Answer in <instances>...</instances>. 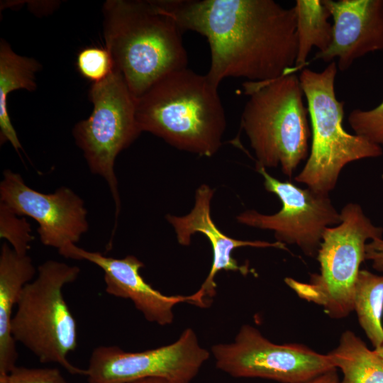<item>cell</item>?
<instances>
[{
    "label": "cell",
    "instance_id": "obj_17",
    "mask_svg": "<svg viewBox=\"0 0 383 383\" xmlns=\"http://www.w3.org/2000/svg\"><path fill=\"white\" fill-rule=\"evenodd\" d=\"M40 63L14 52L4 39L0 41V142H9L18 152L21 144L11 123L7 108L9 94L16 89L34 91L35 74Z\"/></svg>",
    "mask_w": 383,
    "mask_h": 383
},
{
    "label": "cell",
    "instance_id": "obj_14",
    "mask_svg": "<svg viewBox=\"0 0 383 383\" xmlns=\"http://www.w3.org/2000/svg\"><path fill=\"white\" fill-rule=\"evenodd\" d=\"M333 17V40L314 60L330 63L336 59L338 69L348 70L355 60L383 50V0H322Z\"/></svg>",
    "mask_w": 383,
    "mask_h": 383
},
{
    "label": "cell",
    "instance_id": "obj_1",
    "mask_svg": "<svg viewBox=\"0 0 383 383\" xmlns=\"http://www.w3.org/2000/svg\"><path fill=\"white\" fill-rule=\"evenodd\" d=\"M181 29L205 36L211 50L206 74L218 87L228 77L248 82L291 72L297 55L296 15L273 0H159Z\"/></svg>",
    "mask_w": 383,
    "mask_h": 383
},
{
    "label": "cell",
    "instance_id": "obj_26",
    "mask_svg": "<svg viewBox=\"0 0 383 383\" xmlns=\"http://www.w3.org/2000/svg\"><path fill=\"white\" fill-rule=\"evenodd\" d=\"M304 383H340V381L335 369Z\"/></svg>",
    "mask_w": 383,
    "mask_h": 383
},
{
    "label": "cell",
    "instance_id": "obj_13",
    "mask_svg": "<svg viewBox=\"0 0 383 383\" xmlns=\"http://www.w3.org/2000/svg\"><path fill=\"white\" fill-rule=\"evenodd\" d=\"M65 257L87 260L99 267L104 273L105 291L110 295L131 300L149 322L160 326L172 323L173 308L187 302L197 306H206L196 292L188 296H167L154 289L140 274L144 264L134 255L117 259L98 252H91L71 244L58 250Z\"/></svg>",
    "mask_w": 383,
    "mask_h": 383
},
{
    "label": "cell",
    "instance_id": "obj_29",
    "mask_svg": "<svg viewBox=\"0 0 383 383\" xmlns=\"http://www.w3.org/2000/svg\"><path fill=\"white\" fill-rule=\"evenodd\" d=\"M374 350L383 359V345Z\"/></svg>",
    "mask_w": 383,
    "mask_h": 383
},
{
    "label": "cell",
    "instance_id": "obj_3",
    "mask_svg": "<svg viewBox=\"0 0 383 383\" xmlns=\"http://www.w3.org/2000/svg\"><path fill=\"white\" fill-rule=\"evenodd\" d=\"M218 87L187 68L165 75L136 99L141 131L178 149L212 156L221 145L226 123Z\"/></svg>",
    "mask_w": 383,
    "mask_h": 383
},
{
    "label": "cell",
    "instance_id": "obj_4",
    "mask_svg": "<svg viewBox=\"0 0 383 383\" xmlns=\"http://www.w3.org/2000/svg\"><path fill=\"white\" fill-rule=\"evenodd\" d=\"M296 72L264 82H245L249 96L241 116L256 158V166L280 167L292 177L308 157L310 129L309 111Z\"/></svg>",
    "mask_w": 383,
    "mask_h": 383
},
{
    "label": "cell",
    "instance_id": "obj_23",
    "mask_svg": "<svg viewBox=\"0 0 383 383\" xmlns=\"http://www.w3.org/2000/svg\"><path fill=\"white\" fill-rule=\"evenodd\" d=\"M348 121L355 134L383 146V101L372 109H353Z\"/></svg>",
    "mask_w": 383,
    "mask_h": 383
},
{
    "label": "cell",
    "instance_id": "obj_16",
    "mask_svg": "<svg viewBox=\"0 0 383 383\" xmlns=\"http://www.w3.org/2000/svg\"><path fill=\"white\" fill-rule=\"evenodd\" d=\"M35 268L28 255H19L9 245L0 254V374L16 367L18 353L11 332L13 309L23 287L31 281Z\"/></svg>",
    "mask_w": 383,
    "mask_h": 383
},
{
    "label": "cell",
    "instance_id": "obj_15",
    "mask_svg": "<svg viewBox=\"0 0 383 383\" xmlns=\"http://www.w3.org/2000/svg\"><path fill=\"white\" fill-rule=\"evenodd\" d=\"M213 191L207 185H201L196 192L195 204L191 212L184 216H167V220L174 227L177 241L188 245L192 235L201 233L209 240L213 250V262L210 272L196 291L201 299L208 303L209 298L216 294L215 277L221 270L238 272L246 275L250 272L248 265H240L232 257V252L240 247L274 248L288 250L286 245L280 242L262 240H241L228 237L215 225L211 217L210 204ZM209 304V303H208Z\"/></svg>",
    "mask_w": 383,
    "mask_h": 383
},
{
    "label": "cell",
    "instance_id": "obj_10",
    "mask_svg": "<svg viewBox=\"0 0 383 383\" xmlns=\"http://www.w3.org/2000/svg\"><path fill=\"white\" fill-rule=\"evenodd\" d=\"M210 355L188 328L172 343L154 349L129 352L116 345L99 346L91 353L86 376L89 383H127L148 377L191 383Z\"/></svg>",
    "mask_w": 383,
    "mask_h": 383
},
{
    "label": "cell",
    "instance_id": "obj_24",
    "mask_svg": "<svg viewBox=\"0 0 383 383\" xmlns=\"http://www.w3.org/2000/svg\"><path fill=\"white\" fill-rule=\"evenodd\" d=\"M9 383H67L57 368L14 367L8 374Z\"/></svg>",
    "mask_w": 383,
    "mask_h": 383
},
{
    "label": "cell",
    "instance_id": "obj_5",
    "mask_svg": "<svg viewBox=\"0 0 383 383\" xmlns=\"http://www.w3.org/2000/svg\"><path fill=\"white\" fill-rule=\"evenodd\" d=\"M335 61L321 71L304 69L299 76L311 122V150L305 165L294 177L315 192L329 195L348 164L382 155V148L343 126L344 102L338 100Z\"/></svg>",
    "mask_w": 383,
    "mask_h": 383
},
{
    "label": "cell",
    "instance_id": "obj_27",
    "mask_svg": "<svg viewBox=\"0 0 383 383\" xmlns=\"http://www.w3.org/2000/svg\"><path fill=\"white\" fill-rule=\"evenodd\" d=\"M127 383H172L170 380L161 378V377H148L135 381L129 382Z\"/></svg>",
    "mask_w": 383,
    "mask_h": 383
},
{
    "label": "cell",
    "instance_id": "obj_18",
    "mask_svg": "<svg viewBox=\"0 0 383 383\" xmlns=\"http://www.w3.org/2000/svg\"><path fill=\"white\" fill-rule=\"evenodd\" d=\"M327 355L343 372L340 383H383V359L351 331L342 333Z\"/></svg>",
    "mask_w": 383,
    "mask_h": 383
},
{
    "label": "cell",
    "instance_id": "obj_28",
    "mask_svg": "<svg viewBox=\"0 0 383 383\" xmlns=\"http://www.w3.org/2000/svg\"><path fill=\"white\" fill-rule=\"evenodd\" d=\"M0 383H9L8 379V374L1 373L0 374Z\"/></svg>",
    "mask_w": 383,
    "mask_h": 383
},
{
    "label": "cell",
    "instance_id": "obj_9",
    "mask_svg": "<svg viewBox=\"0 0 383 383\" xmlns=\"http://www.w3.org/2000/svg\"><path fill=\"white\" fill-rule=\"evenodd\" d=\"M216 367L237 378L304 383L336 369L327 355L296 343L276 344L244 324L231 343L211 346Z\"/></svg>",
    "mask_w": 383,
    "mask_h": 383
},
{
    "label": "cell",
    "instance_id": "obj_19",
    "mask_svg": "<svg viewBox=\"0 0 383 383\" xmlns=\"http://www.w3.org/2000/svg\"><path fill=\"white\" fill-rule=\"evenodd\" d=\"M294 10L298 44L295 67L301 69L313 47L323 52L330 46L333 24L328 22L331 16L322 0H297Z\"/></svg>",
    "mask_w": 383,
    "mask_h": 383
},
{
    "label": "cell",
    "instance_id": "obj_25",
    "mask_svg": "<svg viewBox=\"0 0 383 383\" xmlns=\"http://www.w3.org/2000/svg\"><path fill=\"white\" fill-rule=\"evenodd\" d=\"M365 260L372 263L373 269L383 274V238L371 240L365 246Z\"/></svg>",
    "mask_w": 383,
    "mask_h": 383
},
{
    "label": "cell",
    "instance_id": "obj_20",
    "mask_svg": "<svg viewBox=\"0 0 383 383\" xmlns=\"http://www.w3.org/2000/svg\"><path fill=\"white\" fill-rule=\"evenodd\" d=\"M354 311L374 349L383 345V274L360 270L355 285Z\"/></svg>",
    "mask_w": 383,
    "mask_h": 383
},
{
    "label": "cell",
    "instance_id": "obj_12",
    "mask_svg": "<svg viewBox=\"0 0 383 383\" xmlns=\"http://www.w3.org/2000/svg\"><path fill=\"white\" fill-rule=\"evenodd\" d=\"M0 203L17 216H27L39 225L41 243L58 250L76 244L89 228L87 211L81 197L62 187L43 194L26 184L21 175L5 170L0 183Z\"/></svg>",
    "mask_w": 383,
    "mask_h": 383
},
{
    "label": "cell",
    "instance_id": "obj_2",
    "mask_svg": "<svg viewBox=\"0 0 383 383\" xmlns=\"http://www.w3.org/2000/svg\"><path fill=\"white\" fill-rule=\"evenodd\" d=\"M102 10L106 48L135 99L187 68L183 30L159 1L108 0Z\"/></svg>",
    "mask_w": 383,
    "mask_h": 383
},
{
    "label": "cell",
    "instance_id": "obj_11",
    "mask_svg": "<svg viewBox=\"0 0 383 383\" xmlns=\"http://www.w3.org/2000/svg\"><path fill=\"white\" fill-rule=\"evenodd\" d=\"M264 179L266 191L278 196L282 209L272 215L248 210L237 216L242 224L274 232L277 242L296 245L304 255L316 257L324 231L341 222L340 213L329 195L302 189L293 183L271 176L262 166H256Z\"/></svg>",
    "mask_w": 383,
    "mask_h": 383
},
{
    "label": "cell",
    "instance_id": "obj_8",
    "mask_svg": "<svg viewBox=\"0 0 383 383\" xmlns=\"http://www.w3.org/2000/svg\"><path fill=\"white\" fill-rule=\"evenodd\" d=\"M89 97L93 111L75 125L73 135L91 172L107 182L117 218L120 199L114 162L118 153L142 132L136 118V99L115 68L106 79L92 84Z\"/></svg>",
    "mask_w": 383,
    "mask_h": 383
},
{
    "label": "cell",
    "instance_id": "obj_21",
    "mask_svg": "<svg viewBox=\"0 0 383 383\" xmlns=\"http://www.w3.org/2000/svg\"><path fill=\"white\" fill-rule=\"evenodd\" d=\"M77 67L83 77L95 84L104 80L111 74L114 64L106 48L94 46L80 50L77 57Z\"/></svg>",
    "mask_w": 383,
    "mask_h": 383
},
{
    "label": "cell",
    "instance_id": "obj_7",
    "mask_svg": "<svg viewBox=\"0 0 383 383\" xmlns=\"http://www.w3.org/2000/svg\"><path fill=\"white\" fill-rule=\"evenodd\" d=\"M340 213L341 222L323 233L316 255L320 273L312 274L307 283L284 279L300 298L322 306L336 319L354 311L355 285L365 260L366 244L383 235V228L374 225L358 204L350 202Z\"/></svg>",
    "mask_w": 383,
    "mask_h": 383
},
{
    "label": "cell",
    "instance_id": "obj_30",
    "mask_svg": "<svg viewBox=\"0 0 383 383\" xmlns=\"http://www.w3.org/2000/svg\"><path fill=\"white\" fill-rule=\"evenodd\" d=\"M382 179H383V174H382Z\"/></svg>",
    "mask_w": 383,
    "mask_h": 383
},
{
    "label": "cell",
    "instance_id": "obj_6",
    "mask_svg": "<svg viewBox=\"0 0 383 383\" xmlns=\"http://www.w3.org/2000/svg\"><path fill=\"white\" fill-rule=\"evenodd\" d=\"M79 272L77 266L56 260L41 264L37 277L21 291L11 332L16 342L41 362H55L72 374L86 376V370L67 360L77 347V326L62 294L64 286L74 282Z\"/></svg>",
    "mask_w": 383,
    "mask_h": 383
},
{
    "label": "cell",
    "instance_id": "obj_22",
    "mask_svg": "<svg viewBox=\"0 0 383 383\" xmlns=\"http://www.w3.org/2000/svg\"><path fill=\"white\" fill-rule=\"evenodd\" d=\"M0 203V238L6 239L19 255H27L30 243L34 239L31 228L25 218H19Z\"/></svg>",
    "mask_w": 383,
    "mask_h": 383
}]
</instances>
